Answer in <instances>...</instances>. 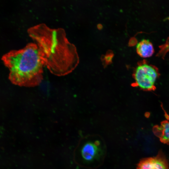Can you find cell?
<instances>
[{
  "instance_id": "cell-1",
  "label": "cell",
  "mask_w": 169,
  "mask_h": 169,
  "mask_svg": "<svg viewBox=\"0 0 169 169\" xmlns=\"http://www.w3.org/2000/svg\"><path fill=\"white\" fill-rule=\"evenodd\" d=\"M27 31L37 45L44 65L52 74L65 75L77 66L79 57L76 48L69 41L63 28H51L42 23Z\"/></svg>"
},
{
  "instance_id": "cell-2",
  "label": "cell",
  "mask_w": 169,
  "mask_h": 169,
  "mask_svg": "<svg viewBox=\"0 0 169 169\" xmlns=\"http://www.w3.org/2000/svg\"><path fill=\"white\" fill-rule=\"evenodd\" d=\"M2 60L9 69V79L13 84L33 87L41 82L44 65L36 44L29 43L23 49L11 50Z\"/></svg>"
},
{
  "instance_id": "cell-3",
  "label": "cell",
  "mask_w": 169,
  "mask_h": 169,
  "mask_svg": "<svg viewBox=\"0 0 169 169\" xmlns=\"http://www.w3.org/2000/svg\"><path fill=\"white\" fill-rule=\"evenodd\" d=\"M158 76L157 69L153 66L146 63L138 65L133 74L136 86L140 89L145 91L154 89Z\"/></svg>"
},
{
  "instance_id": "cell-4",
  "label": "cell",
  "mask_w": 169,
  "mask_h": 169,
  "mask_svg": "<svg viewBox=\"0 0 169 169\" xmlns=\"http://www.w3.org/2000/svg\"><path fill=\"white\" fill-rule=\"evenodd\" d=\"M137 169H169L167 160L161 153L153 157L145 158L138 164Z\"/></svg>"
},
{
  "instance_id": "cell-5",
  "label": "cell",
  "mask_w": 169,
  "mask_h": 169,
  "mask_svg": "<svg viewBox=\"0 0 169 169\" xmlns=\"http://www.w3.org/2000/svg\"><path fill=\"white\" fill-rule=\"evenodd\" d=\"M101 151L100 143L98 141L89 142L83 146L81 150V155L85 160L90 161L98 158Z\"/></svg>"
},
{
  "instance_id": "cell-6",
  "label": "cell",
  "mask_w": 169,
  "mask_h": 169,
  "mask_svg": "<svg viewBox=\"0 0 169 169\" xmlns=\"http://www.w3.org/2000/svg\"><path fill=\"white\" fill-rule=\"evenodd\" d=\"M136 50L137 54L143 58L150 57L154 52L153 44L147 39H143L137 44Z\"/></svg>"
},
{
  "instance_id": "cell-7",
  "label": "cell",
  "mask_w": 169,
  "mask_h": 169,
  "mask_svg": "<svg viewBox=\"0 0 169 169\" xmlns=\"http://www.w3.org/2000/svg\"><path fill=\"white\" fill-rule=\"evenodd\" d=\"M154 133L161 142L169 144V120L163 122L160 125L155 128Z\"/></svg>"
},
{
  "instance_id": "cell-8",
  "label": "cell",
  "mask_w": 169,
  "mask_h": 169,
  "mask_svg": "<svg viewBox=\"0 0 169 169\" xmlns=\"http://www.w3.org/2000/svg\"><path fill=\"white\" fill-rule=\"evenodd\" d=\"M114 54L112 52L107 53L103 58V60L105 61L106 64H109L112 62Z\"/></svg>"
},
{
  "instance_id": "cell-9",
  "label": "cell",
  "mask_w": 169,
  "mask_h": 169,
  "mask_svg": "<svg viewBox=\"0 0 169 169\" xmlns=\"http://www.w3.org/2000/svg\"><path fill=\"white\" fill-rule=\"evenodd\" d=\"M97 28L99 30H101L103 28V26L101 24H98L97 25Z\"/></svg>"
}]
</instances>
